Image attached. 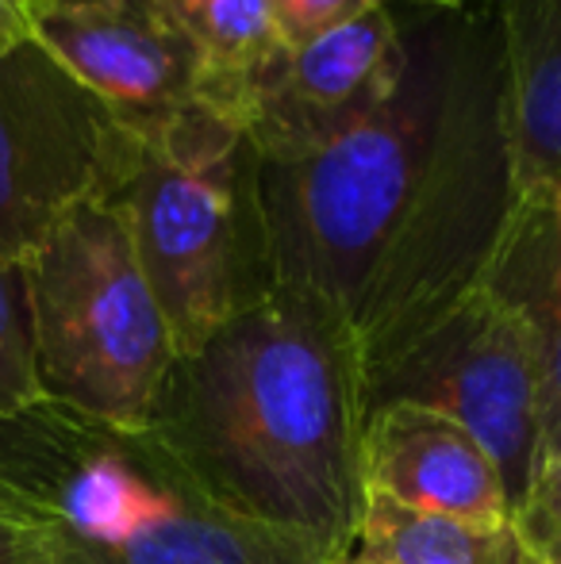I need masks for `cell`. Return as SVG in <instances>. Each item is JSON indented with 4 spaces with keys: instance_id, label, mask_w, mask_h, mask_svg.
<instances>
[{
    "instance_id": "cell-1",
    "label": "cell",
    "mask_w": 561,
    "mask_h": 564,
    "mask_svg": "<svg viewBox=\"0 0 561 564\" xmlns=\"http://www.w3.org/2000/svg\"><path fill=\"white\" fill-rule=\"evenodd\" d=\"M397 20L392 97L335 147L262 162L273 289L350 335L362 380L485 289L519 208L488 15L397 4Z\"/></svg>"
},
{
    "instance_id": "cell-2",
    "label": "cell",
    "mask_w": 561,
    "mask_h": 564,
    "mask_svg": "<svg viewBox=\"0 0 561 564\" xmlns=\"http://www.w3.org/2000/svg\"><path fill=\"white\" fill-rule=\"evenodd\" d=\"M362 431L350 335L284 289L173 357L147 426L212 503L331 553L358 542Z\"/></svg>"
},
{
    "instance_id": "cell-3",
    "label": "cell",
    "mask_w": 561,
    "mask_h": 564,
    "mask_svg": "<svg viewBox=\"0 0 561 564\" xmlns=\"http://www.w3.org/2000/svg\"><path fill=\"white\" fill-rule=\"evenodd\" d=\"M136 134V162L112 200L128 219L173 354L185 357L273 292L262 158L208 100Z\"/></svg>"
},
{
    "instance_id": "cell-4",
    "label": "cell",
    "mask_w": 561,
    "mask_h": 564,
    "mask_svg": "<svg viewBox=\"0 0 561 564\" xmlns=\"http://www.w3.org/2000/svg\"><path fill=\"white\" fill-rule=\"evenodd\" d=\"M46 403L108 431L150 426L173 341L116 200L74 208L23 261Z\"/></svg>"
},
{
    "instance_id": "cell-5",
    "label": "cell",
    "mask_w": 561,
    "mask_h": 564,
    "mask_svg": "<svg viewBox=\"0 0 561 564\" xmlns=\"http://www.w3.org/2000/svg\"><path fill=\"white\" fill-rule=\"evenodd\" d=\"M51 507L93 564H327L343 557L312 538L258 527L212 503L147 431L85 426Z\"/></svg>"
},
{
    "instance_id": "cell-6",
    "label": "cell",
    "mask_w": 561,
    "mask_h": 564,
    "mask_svg": "<svg viewBox=\"0 0 561 564\" xmlns=\"http://www.w3.org/2000/svg\"><path fill=\"white\" fill-rule=\"evenodd\" d=\"M139 134L39 43L0 51V261L28 253L74 208L112 200Z\"/></svg>"
},
{
    "instance_id": "cell-7",
    "label": "cell",
    "mask_w": 561,
    "mask_h": 564,
    "mask_svg": "<svg viewBox=\"0 0 561 564\" xmlns=\"http://www.w3.org/2000/svg\"><path fill=\"white\" fill-rule=\"evenodd\" d=\"M420 403L462 423L493 457L511 514L539 476L535 349L527 323L493 289H477L362 380V411Z\"/></svg>"
},
{
    "instance_id": "cell-8",
    "label": "cell",
    "mask_w": 561,
    "mask_h": 564,
    "mask_svg": "<svg viewBox=\"0 0 561 564\" xmlns=\"http://www.w3.org/2000/svg\"><path fill=\"white\" fill-rule=\"evenodd\" d=\"M404 66L397 4L296 46L227 85L212 105L247 131L262 162H304L358 131L392 97Z\"/></svg>"
},
{
    "instance_id": "cell-9",
    "label": "cell",
    "mask_w": 561,
    "mask_h": 564,
    "mask_svg": "<svg viewBox=\"0 0 561 564\" xmlns=\"http://www.w3.org/2000/svg\"><path fill=\"white\" fill-rule=\"evenodd\" d=\"M28 35L136 131L212 97L201 51L147 0H28Z\"/></svg>"
},
{
    "instance_id": "cell-10",
    "label": "cell",
    "mask_w": 561,
    "mask_h": 564,
    "mask_svg": "<svg viewBox=\"0 0 561 564\" xmlns=\"http://www.w3.org/2000/svg\"><path fill=\"white\" fill-rule=\"evenodd\" d=\"M362 484L416 511L470 522H511L493 457L450 415L420 403H385L362 431Z\"/></svg>"
},
{
    "instance_id": "cell-11",
    "label": "cell",
    "mask_w": 561,
    "mask_h": 564,
    "mask_svg": "<svg viewBox=\"0 0 561 564\" xmlns=\"http://www.w3.org/2000/svg\"><path fill=\"white\" fill-rule=\"evenodd\" d=\"M500 43L516 193H561V0H465Z\"/></svg>"
},
{
    "instance_id": "cell-12",
    "label": "cell",
    "mask_w": 561,
    "mask_h": 564,
    "mask_svg": "<svg viewBox=\"0 0 561 564\" xmlns=\"http://www.w3.org/2000/svg\"><path fill=\"white\" fill-rule=\"evenodd\" d=\"M485 284L516 307L531 335L542 473L561 453V230L547 196L519 200Z\"/></svg>"
},
{
    "instance_id": "cell-13",
    "label": "cell",
    "mask_w": 561,
    "mask_h": 564,
    "mask_svg": "<svg viewBox=\"0 0 561 564\" xmlns=\"http://www.w3.org/2000/svg\"><path fill=\"white\" fill-rule=\"evenodd\" d=\"M377 564H539V553L511 522H470L404 507L366 491L354 550Z\"/></svg>"
},
{
    "instance_id": "cell-14",
    "label": "cell",
    "mask_w": 561,
    "mask_h": 564,
    "mask_svg": "<svg viewBox=\"0 0 561 564\" xmlns=\"http://www.w3.org/2000/svg\"><path fill=\"white\" fill-rule=\"evenodd\" d=\"M147 4L201 51L212 74L208 105L227 85L270 62L284 46L270 0H147Z\"/></svg>"
},
{
    "instance_id": "cell-15",
    "label": "cell",
    "mask_w": 561,
    "mask_h": 564,
    "mask_svg": "<svg viewBox=\"0 0 561 564\" xmlns=\"http://www.w3.org/2000/svg\"><path fill=\"white\" fill-rule=\"evenodd\" d=\"M85 426H89L85 419L54 403L28 419H12V423L0 419V484L51 503L69 460L82 449Z\"/></svg>"
},
{
    "instance_id": "cell-16",
    "label": "cell",
    "mask_w": 561,
    "mask_h": 564,
    "mask_svg": "<svg viewBox=\"0 0 561 564\" xmlns=\"http://www.w3.org/2000/svg\"><path fill=\"white\" fill-rule=\"evenodd\" d=\"M51 408L39 384L35 330H31V304L23 265L0 261V419H28Z\"/></svg>"
},
{
    "instance_id": "cell-17",
    "label": "cell",
    "mask_w": 561,
    "mask_h": 564,
    "mask_svg": "<svg viewBox=\"0 0 561 564\" xmlns=\"http://www.w3.org/2000/svg\"><path fill=\"white\" fill-rule=\"evenodd\" d=\"M0 564H93L51 503L0 484Z\"/></svg>"
},
{
    "instance_id": "cell-18",
    "label": "cell",
    "mask_w": 561,
    "mask_h": 564,
    "mask_svg": "<svg viewBox=\"0 0 561 564\" xmlns=\"http://www.w3.org/2000/svg\"><path fill=\"white\" fill-rule=\"evenodd\" d=\"M381 4H392V0H270V12L281 31V43L296 46Z\"/></svg>"
},
{
    "instance_id": "cell-19",
    "label": "cell",
    "mask_w": 561,
    "mask_h": 564,
    "mask_svg": "<svg viewBox=\"0 0 561 564\" xmlns=\"http://www.w3.org/2000/svg\"><path fill=\"white\" fill-rule=\"evenodd\" d=\"M516 527L535 553L561 542V453L535 476L524 507L516 511Z\"/></svg>"
},
{
    "instance_id": "cell-20",
    "label": "cell",
    "mask_w": 561,
    "mask_h": 564,
    "mask_svg": "<svg viewBox=\"0 0 561 564\" xmlns=\"http://www.w3.org/2000/svg\"><path fill=\"white\" fill-rule=\"evenodd\" d=\"M28 39V0H0V51H12Z\"/></svg>"
},
{
    "instance_id": "cell-21",
    "label": "cell",
    "mask_w": 561,
    "mask_h": 564,
    "mask_svg": "<svg viewBox=\"0 0 561 564\" xmlns=\"http://www.w3.org/2000/svg\"><path fill=\"white\" fill-rule=\"evenodd\" d=\"M397 4H416V8H462L465 0H397Z\"/></svg>"
},
{
    "instance_id": "cell-22",
    "label": "cell",
    "mask_w": 561,
    "mask_h": 564,
    "mask_svg": "<svg viewBox=\"0 0 561 564\" xmlns=\"http://www.w3.org/2000/svg\"><path fill=\"white\" fill-rule=\"evenodd\" d=\"M539 564H561V542L547 545V550H539Z\"/></svg>"
},
{
    "instance_id": "cell-23",
    "label": "cell",
    "mask_w": 561,
    "mask_h": 564,
    "mask_svg": "<svg viewBox=\"0 0 561 564\" xmlns=\"http://www.w3.org/2000/svg\"><path fill=\"white\" fill-rule=\"evenodd\" d=\"M327 564H377V561H366V557H358V553H343V557H335Z\"/></svg>"
}]
</instances>
